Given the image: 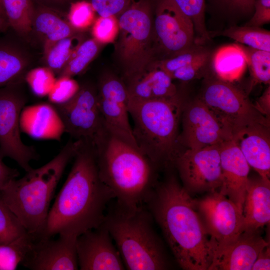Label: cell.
Masks as SVG:
<instances>
[{"label": "cell", "mask_w": 270, "mask_h": 270, "mask_svg": "<svg viewBox=\"0 0 270 270\" xmlns=\"http://www.w3.org/2000/svg\"><path fill=\"white\" fill-rule=\"evenodd\" d=\"M74 158L67 178L36 238L59 234L78 237L97 228L114 199L100 177L96 152L92 146L82 141Z\"/></svg>", "instance_id": "6da1fadb"}, {"label": "cell", "mask_w": 270, "mask_h": 270, "mask_svg": "<svg viewBox=\"0 0 270 270\" xmlns=\"http://www.w3.org/2000/svg\"><path fill=\"white\" fill-rule=\"evenodd\" d=\"M144 204L181 268L208 270L214 258L209 238L195 200L176 178L156 184Z\"/></svg>", "instance_id": "7a4b0ae2"}, {"label": "cell", "mask_w": 270, "mask_h": 270, "mask_svg": "<svg viewBox=\"0 0 270 270\" xmlns=\"http://www.w3.org/2000/svg\"><path fill=\"white\" fill-rule=\"evenodd\" d=\"M81 144V140H70L49 162L38 168H32L20 178L12 180L0 191L4 202L26 232L35 238L42 230L64 170Z\"/></svg>", "instance_id": "3957f363"}, {"label": "cell", "mask_w": 270, "mask_h": 270, "mask_svg": "<svg viewBox=\"0 0 270 270\" xmlns=\"http://www.w3.org/2000/svg\"><path fill=\"white\" fill-rule=\"evenodd\" d=\"M144 205L130 208L110 204L102 224L108 230L130 270H162L170 268L163 242Z\"/></svg>", "instance_id": "277c9868"}, {"label": "cell", "mask_w": 270, "mask_h": 270, "mask_svg": "<svg viewBox=\"0 0 270 270\" xmlns=\"http://www.w3.org/2000/svg\"><path fill=\"white\" fill-rule=\"evenodd\" d=\"M96 155L100 177L116 201L144 206L156 184V166L139 150L110 135Z\"/></svg>", "instance_id": "5b68a950"}, {"label": "cell", "mask_w": 270, "mask_h": 270, "mask_svg": "<svg viewBox=\"0 0 270 270\" xmlns=\"http://www.w3.org/2000/svg\"><path fill=\"white\" fill-rule=\"evenodd\" d=\"M183 108L178 94L146 100L128 98L137 146L156 166L174 164L180 152L177 148L178 129Z\"/></svg>", "instance_id": "8992f818"}, {"label": "cell", "mask_w": 270, "mask_h": 270, "mask_svg": "<svg viewBox=\"0 0 270 270\" xmlns=\"http://www.w3.org/2000/svg\"><path fill=\"white\" fill-rule=\"evenodd\" d=\"M115 56L129 80L154 60L153 18L148 2H131L120 14Z\"/></svg>", "instance_id": "52a82bcc"}, {"label": "cell", "mask_w": 270, "mask_h": 270, "mask_svg": "<svg viewBox=\"0 0 270 270\" xmlns=\"http://www.w3.org/2000/svg\"><path fill=\"white\" fill-rule=\"evenodd\" d=\"M200 98L232 138L250 125L259 124L270 126V119L260 113L246 95L230 82L220 80L210 82Z\"/></svg>", "instance_id": "ba28073f"}, {"label": "cell", "mask_w": 270, "mask_h": 270, "mask_svg": "<svg viewBox=\"0 0 270 270\" xmlns=\"http://www.w3.org/2000/svg\"><path fill=\"white\" fill-rule=\"evenodd\" d=\"M64 126L65 132L76 140L90 144L98 152L108 134L100 111L98 94L90 86L80 87L68 102L54 105Z\"/></svg>", "instance_id": "9c48e42d"}, {"label": "cell", "mask_w": 270, "mask_h": 270, "mask_svg": "<svg viewBox=\"0 0 270 270\" xmlns=\"http://www.w3.org/2000/svg\"><path fill=\"white\" fill-rule=\"evenodd\" d=\"M21 84L0 88V154L12 159L27 172L32 169L30 162L36 155L20 137V115L26 103Z\"/></svg>", "instance_id": "30bf717a"}, {"label": "cell", "mask_w": 270, "mask_h": 270, "mask_svg": "<svg viewBox=\"0 0 270 270\" xmlns=\"http://www.w3.org/2000/svg\"><path fill=\"white\" fill-rule=\"evenodd\" d=\"M195 202L214 258L243 231L242 213L218 191L209 192L200 199L195 200Z\"/></svg>", "instance_id": "8fae6325"}, {"label": "cell", "mask_w": 270, "mask_h": 270, "mask_svg": "<svg viewBox=\"0 0 270 270\" xmlns=\"http://www.w3.org/2000/svg\"><path fill=\"white\" fill-rule=\"evenodd\" d=\"M153 30L154 58L159 51L163 53L161 60L196 45L192 22L173 0H156Z\"/></svg>", "instance_id": "7c38bea8"}, {"label": "cell", "mask_w": 270, "mask_h": 270, "mask_svg": "<svg viewBox=\"0 0 270 270\" xmlns=\"http://www.w3.org/2000/svg\"><path fill=\"white\" fill-rule=\"evenodd\" d=\"M220 144L187 148L177 156L174 164L190 194L218 191L222 182Z\"/></svg>", "instance_id": "4fadbf2b"}, {"label": "cell", "mask_w": 270, "mask_h": 270, "mask_svg": "<svg viewBox=\"0 0 270 270\" xmlns=\"http://www.w3.org/2000/svg\"><path fill=\"white\" fill-rule=\"evenodd\" d=\"M97 94L98 108L108 135L139 150L129 120L126 85L114 75H105L100 80Z\"/></svg>", "instance_id": "5bb4252c"}, {"label": "cell", "mask_w": 270, "mask_h": 270, "mask_svg": "<svg viewBox=\"0 0 270 270\" xmlns=\"http://www.w3.org/2000/svg\"><path fill=\"white\" fill-rule=\"evenodd\" d=\"M182 131L178 141L190 149H200L220 144L232 139L204 102L198 98L183 108Z\"/></svg>", "instance_id": "9a60e30c"}, {"label": "cell", "mask_w": 270, "mask_h": 270, "mask_svg": "<svg viewBox=\"0 0 270 270\" xmlns=\"http://www.w3.org/2000/svg\"><path fill=\"white\" fill-rule=\"evenodd\" d=\"M78 268L122 270L126 267L108 230L102 224L80 235L76 240Z\"/></svg>", "instance_id": "2e32d148"}, {"label": "cell", "mask_w": 270, "mask_h": 270, "mask_svg": "<svg viewBox=\"0 0 270 270\" xmlns=\"http://www.w3.org/2000/svg\"><path fill=\"white\" fill-rule=\"evenodd\" d=\"M34 238L32 248L21 264L32 270H76L78 268L75 236L58 235Z\"/></svg>", "instance_id": "e0dca14e"}, {"label": "cell", "mask_w": 270, "mask_h": 270, "mask_svg": "<svg viewBox=\"0 0 270 270\" xmlns=\"http://www.w3.org/2000/svg\"><path fill=\"white\" fill-rule=\"evenodd\" d=\"M222 185L218 192L232 202L242 213L250 166L231 139L220 144Z\"/></svg>", "instance_id": "ac0fdd59"}, {"label": "cell", "mask_w": 270, "mask_h": 270, "mask_svg": "<svg viewBox=\"0 0 270 270\" xmlns=\"http://www.w3.org/2000/svg\"><path fill=\"white\" fill-rule=\"evenodd\" d=\"M270 242L260 230H244L213 258L208 270H250L260 252Z\"/></svg>", "instance_id": "d6986e66"}, {"label": "cell", "mask_w": 270, "mask_h": 270, "mask_svg": "<svg viewBox=\"0 0 270 270\" xmlns=\"http://www.w3.org/2000/svg\"><path fill=\"white\" fill-rule=\"evenodd\" d=\"M232 140L249 166L261 178L270 181V126L259 124L247 126L235 134Z\"/></svg>", "instance_id": "ffe728a7"}, {"label": "cell", "mask_w": 270, "mask_h": 270, "mask_svg": "<svg viewBox=\"0 0 270 270\" xmlns=\"http://www.w3.org/2000/svg\"><path fill=\"white\" fill-rule=\"evenodd\" d=\"M20 131L38 140H60L64 126L54 106L40 103L22 108L20 118Z\"/></svg>", "instance_id": "44dd1931"}, {"label": "cell", "mask_w": 270, "mask_h": 270, "mask_svg": "<svg viewBox=\"0 0 270 270\" xmlns=\"http://www.w3.org/2000/svg\"><path fill=\"white\" fill-rule=\"evenodd\" d=\"M172 80L154 61L142 72L128 80V98L146 100L174 96L177 90Z\"/></svg>", "instance_id": "7402d4cb"}, {"label": "cell", "mask_w": 270, "mask_h": 270, "mask_svg": "<svg viewBox=\"0 0 270 270\" xmlns=\"http://www.w3.org/2000/svg\"><path fill=\"white\" fill-rule=\"evenodd\" d=\"M243 230H257L270 221V181L248 179L242 208Z\"/></svg>", "instance_id": "603a6c76"}, {"label": "cell", "mask_w": 270, "mask_h": 270, "mask_svg": "<svg viewBox=\"0 0 270 270\" xmlns=\"http://www.w3.org/2000/svg\"><path fill=\"white\" fill-rule=\"evenodd\" d=\"M30 58L17 43L0 38V88L22 83L27 72Z\"/></svg>", "instance_id": "cb8c5ba5"}, {"label": "cell", "mask_w": 270, "mask_h": 270, "mask_svg": "<svg viewBox=\"0 0 270 270\" xmlns=\"http://www.w3.org/2000/svg\"><path fill=\"white\" fill-rule=\"evenodd\" d=\"M32 31L42 42L44 48L56 41L80 32L73 28L68 20L45 7L34 9Z\"/></svg>", "instance_id": "d4e9b609"}, {"label": "cell", "mask_w": 270, "mask_h": 270, "mask_svg": "<svg viewBox=\"0 0 270 270\" xmlns=\"http://www.w3.org/2000/svg\"><path fill=\"white\" fill-rule=\"evenodd\" d=\"M212 65L219 80L228 82L238 80L247 66L244 52L238 44L219 48L214 56Z\"/></svg>", "instance_id": "484cf974"}, {"label": "cell", "mask_w": 270, "mask_h": 270, "mask_svg": "<svg viewBox=\"0 0 270 270\" xmlns=\"http://www.w3.org/2000/svg\"><path fill=\"white\" fill-rule=\"evenodd\" d=\"M84 36L78 32L54 42L44 48V60L46 66L59 75L72 54L85 40Z\"/></svg>", "instance_id": "4316f807"}, {"label": "cell", "mask_w": 270, "mask_h": 270, "mask_svg": "<svg viewBox=\"0 0 270 270\" xmlns=\"http://www.w3.org/2000/svg\"><path fill=\"white\" fill-rule=\"evenodd\" d=\"M8 26L18 34L32 32L34 8L32 0H2Z\"/></svg>", "instance_id": "83f0119b"}, {"label": "cell", "mask_w": 270, "mask_h": 270, "mask_svg": "<svg viewBox=\"0 0 270 270\" xmlns=\"http://www.w3.org/2000/svg\"><path fill=\"white\" fill-rule=\"evenodd\" d=\"M220 35L251 48L270 52V32L260 27L232 26Z\"/></svg>", "instance_id": "f1b7e54d"}, {"label": "cell", "mask_w": 270, "mask_h": 270, "mask_svg": "<svg viewBox=\"0 0 270 270\" xmlns=\"http://www.w3.org/2000/svg\"><path fill=\"white\" fill-rule=\"evenodd\" d=\"M34 238L28 234L14 241L0 244V270H14L24 261Z\"/></svg>", "instance_id": "f546056e"}, {"label": "cell", "mask_w": 270, "mask_h": 270, "mask_svg": "<svg viewBox=\"0 0 270 270\" xmlns=\"http://www.w3.org/2000/svg\"><path fill=\"white\" fill-rule=\"evenodd\" d=\"M244 52L251 76L250 88L270 83V52L240 44Z\"/></svg>", "instance_id": "4dcf8cb0"}, {"label": "cell", "mask_w": 270, "mask_h": 270, "mask_svg": "<svg viewBox=\"0 0 270 270\" xmlns=\"http://www.w3.org/2000/svg\"><path fill=\"white\" fill-rule=\"evenodd\" d=\"M101 44L94 38L84 40L58 76L72 78L82 72L98 54Z\"/></svg>", "instance_id": "1f68e13d"}, {"label": "cell", "mask_w": 270, "mask_h": 270, "mask_svg": "<svg viewBox=\"0 0 270 270\" xmlns=\"http://www.w3.org/2000/svg\"><path fill=\"white\" fill-rule=\"evenodd\" d=\"M173 0L192 22L195 44L200 45L208 40L210 37L205 24V0Z\"/></svg>", "instance_id": "d6a6232c"}, {"label": "cell", "mask_w": 270, "mask_h": 270, "mask_svg": "<svg viewBox=\"0 0 270 270\" xmlns=\"http://www.w3.org/2000/svg\"><path fill=\"white\" fill-rule=\"evenodd\" d=\"M28 234L0 195V244L10 243Z\"/></svg>", "instance_id": "836d02e7"}, {"label": "cell", "mask_w": 270, "mask_h": 270, "mask_svg": "<svg viewBox=\"0 0 270 270\" xmlns=\"http://www.w3.org/2000/svg\"><path fill=\"white\" fill-rule=\"evenodd\" d=\"M56 74L47 66L36 68L26 73L24 79L36 96H48L56 78Z\"/></svg>", "instance_id": "e575fe53"}, {"label": "cell", "mask_w": 270, "mask_h": 270, "mask_svg": "<svg viewBox=\"0 0 270 270\" xmlns=\"http://www.w3.org/2000/svg\"><path fill=\"white\" fill-rule=\"evenodd\" d=\"M209 54L208 50L201 48L194 47L161 60H154L156 64L169 76L176 70L184 67L194 61Z\"/></svg>", "instance_id": "d590c367"}, {"label": "cell", "mask_w": 270, "mask_h": 270, "mask_svg": "<svg viewBox=\"0 0 270 270\" xmlns=\"http://www.w3.org/2000/svg\"><path fill=\"white\" fill-rule=\"evenodd\" d=\"M95 20V11L90 2L83 0L71 4L68 20L77 31L86 30L93 24Z\"/></svg>", "instance_id": "8d00e7d4"}, {"label": "cell", "mask_w": 270, "mask_h": 270, "mask_svg": "<svg viewBox=\"0 0 270 270\" xmlns=\"http://www.w3.org/2000/svg\"><path fill=\"white\" fill-rule=\"evenodd\" d=\"M80 88L72 77L59 76L48 95V100L54 105L66 102L76 95Z\"/></svg>", "instance_id": "74e56055"}, {"label": "cell", "mask_w": 270, "mask_h": 270, "mask_svg": "<svg viewBox=\"0 0 270 270\" xmlns=\"http://www.w3.org/2000/svg\"><path fill=\"white\" fill-rule=\"evenodd\" d=\"M118 32V21L114 16L96 19L92 30L93 38L101 44L112 42Z\"/></svg>", "instance_id": "f35d334b"}, {"label": "cell", "mask_w": 270, "mask_h": 270, "mask_svg": "<svg viewBox=\"0 0 270 270\" xmlns=\"http://www.w3.org/2000/svg\"><path fill=\"white\" fill-rule=\"evenodd\" d=\"M100 16L120 15L131 4V0H90V2Z\"/></svg>", "instance_id": "ab89813d"}, {"label": "cell", "mask_w": 270, "mask_h": 270, "mask_svg": "<svg viewBox=\"0 0 270 270\" xmlns=\"http://www.w3.org/2000/svg\"><path fill=\"white\" fill-rule=\"evenodd\" d=\"M209 56L210 54H208L191 64L176 70L170 75V77L172 80H178L183 82L193 80L206 66Z\"/></svg>", "instance_id": "60d3db41"}, {"label": "cell", "mask_w": 270, "mask_h": 270, "mask_svg": "<svg viewBox=\"0 0 270 270\" xmlns=\"http://www.w3.org/2000/svg\"><path fill=\"white\" fill-rule=\"evenodd\" d=\"M254 12L246 26L260 27L270 22V0H255Z\"/></svg>", "instance_id": "b9f144b4"}, {"label": "cell", "mask_w": 270, "mask_h": 270, "mask_svg": "<svg viewBox=\"0 0 270 270\" xmlns=\"http://www.w3.org/2000/svg\"><path fill=\"white\" fill-rule=\"evenodd\" d=\"M0 154V191L10 180L16 178L19 176L18 171L6 165Z\"/></svg>", "instance_id": "7bdbcfd3"}, {"label": "cell", "mask_w": 270, "mask_h": 270, "mask_svg": "<svg viewBox=\"0 0 270 270\" xmlns=\"http://www.w3.org/2000/svg\"><path fill=\"white\" fill-rule=\"evenodd\" d=\"M232 10L242 12H250L254 10L255 0H220Z\"/></svg>", "instance_id": "ee69618b"}, {"label": "cell", "mask_w": 270, "mask_h": 270, "mask_svg": "<svg viewBox=\"0 0 270 270\" xmlns=\"http://www.w3.org/2000/svg\"><path fill=\"white\" fill-rule=\"evenodd\" d=\"M256 110L266 118L270 116V86L264 90L262 95L254 104Z\"/></svg>", "instance_id": "f6af8a7d"}, {"label": "cell", "mask_w": 270, "mask_h": 270, "mask_svg": "<svg viewBox=\"0 0 270 270\" xmlns=\"http://www.w3.org/2000/svg\"><path fill=\"white\" fill-rule=\"evenodd\" d=\"M270 269V244L264 247L259 253L252 268V270H266Z\"/></svg>", "instance_id": "bcb514c9"}, {"label": "cell", "mask_w": 270, "mask_h": 270, "mask_svg": "<svg viewBox=\"0 0 270 270\" xmlns=\"http://www.w3.org/2000/svg\"><path fill=\"white\" fill-rule=\"evenodd\" d=\"M8 26L6 20L0 16V32L5 31Z\"/></svg>", "instance_id": "7dc6e473"}, {"label": "cell", "mask_w": 270, "mask_h": 270, "mask_svg": "<svg viewBox=\"0 0 270 270\" xmlns=\"http://www.w3.org/2000/svg\"><path fill=\"white\" fill-rule=\"evenodd\" d=\"M0 16L7 21L6 15L2 5V0H0Z\"/></svg>", "instance_id": "c3c4849f"}, {"label": "cell", "mask_w": 270, "mask_h": 270, "mask_svg": "<svg viewBox=\"0 0 270 270\" xmlns=\"http://www.w3.org/2000/svg\"><path fill=\"white\" fill-rule=\"evenodd\" d=\"M50 0V1H52V2H64L66 0Z\"/></svg>", "instance_id": "681fc988"}]
</instances>
